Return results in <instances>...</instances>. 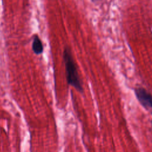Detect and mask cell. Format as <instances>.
I'll list each match as a JSON object with an SVG mask.
<instances>
[{"instance_id": "cell-3", "label": "cell", "mask_w": 152, "mask_h": 152, "mask_svg": "<svg viewBox=\"0 0 152 152\" xmlns=\"http://www.w3.org/2000/svg\"><path fill=\"white\" fill-rule=\"evenodd\" d=\"M32 50L36 55H40L43 52V46L42 40L37 34H34L33 39Z\"/></svg>"}, {"instance_id": "cell-1", "label": "cell", "mask_w": 152, "mask_h": 152, "mask_svg": "<svg viewBox=\"0 0 152 152\" xmlns=\"http://www.w3.org/2000/svg\"><path fill=\"white\" fill-rule=\"evenodd\" d=\"M63 59L65 64V75L68 84L72 86L78 92L83 93V88L78 75L77 65L75 63L70 48L66 46L64 50Z\"/></svg>"}, {"instance_id": "cell-2", "label": "cell", "mask_w": 152, "mask_h": 152, "mask_svg": "<svg viewBox=\"0 0 152 152\" xmlns=\"http://www.w3.org/2000/svg\"><path fill=\"white\" fill-rule=\"evenodd\" d=\"M134 93L137 99L141 106L146 110H150L152 107V101L151 94L142 87L134 88Z\"/></svg>"}]
</instances>
